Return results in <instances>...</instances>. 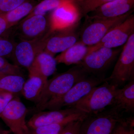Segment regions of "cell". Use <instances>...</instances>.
I'll return each instance as SVG.
<instances>
[{
    "mask_svg": "<svg viewBox=\"0 0 134 134\" xmlns=\"http://www.w3.org/2000/svg\"><path fill=\"white\" fill-rule=\"evenodd\" d=\"M57 64L54 56L43 51L37 55L27 69L29 75H38L48 79L55 72Z\"/></svg>",
    "mask_w": 134,
    "mask_h": 134,
    "instance_id": "cell-16",
    "label": "cell"
},
{
    "mask_svg": "<svg viewBox=\"0 0 134 134\" xmlns=\"http://www.w3.org/2000/svg\"><path fill=\"white\" fill-rule=\"evenodd\" d=\"M74 0H43L34 8L27 16L34 15L44 14L54 10L66 3L71 2Z\"/></svg>",
    "mask_w": 134,
    "mask_h": 134,
    "instance_id": "cell-24",
    "label": "cell"
},
{
    "mask_svg": "<svg viewBox=\"0 0 134 134\" xmlns=\"http://www.w3.org/2000/svg\"><path fill=\"white\" fill-rule=\"evenodd\" d=\"M51 32L38 39L20 40L19 42L15 43L11 57L15 65L28 69L37 55L44 51L47 41Z\"/></svg>",
    "mask_w": 134,
    "mask_h": 134,
    "instance_id": "cell-9",
    "label": "cell"
},
{
    "mask_svg": "<svg viewBox=\"0 0 134 134\" xmlns=\"http://www.w3.org/2000/svg\"><path fill=\"white\" fill-rule=\"evenodd\" d=\"M112 134H114L113 133H112Z\"/></svg>",
    "mask_w": 134,
    "mask_h": 134,
    "instance_id": "cell-32",
    "label": "cell"
},
{
    "mask_svg": "<svg viewBox=\"0 0 134 134\" xmlns=\"http://www.w3.org/2000/svg\"><path fill=\"white\" fill-rule=\"evenodd\" d=\"M80 21L62 29L53 31L48 37L44 52L54 56L74 45L79 40Z\"/></svg>",
    "mask_w": 134,
    "mask_h": 134,
    "instance_id": "cell-10",
    "label": "cell"
},
{
    "mask_svg": "<svg viewBox=\"0 0 134 134\" xmlns=\"http://www.w3.org/2000/svg\"><path fill=\"white\" fill-rule=\"evenodd\" d=\"M15 44L7 37H0V57L11 58Z\"/></svg>",
    "mask_w": 134,
    "mask_h": 134,
    "instance_id": "cell-25",
    "label": "cell"
},
{
    "mask_svg": "<svg viewBox=\"0 0 134 134\" xmlns=\"http://www.w3.org/2000/svg\"><path fill=\"white\" fill-rule=\"evenodd\" d=\"M16 25L15 31L20 40L38 39L53 31L50 14H47L26 17Z\"/></svg>",
    "mask_w": 134,
    "mask_h": 134,
    "instance_id": "cell-7",
    "label": "cell"
},
{
    "mask_svg": "<svg viewBox=\"0 0 134 134\" xmlns=\"http://www.w3.org/2000/svg\"><path fill=\"white\" fill-rule=\"evenodd\" d=\"M113 0H74L71 2L81 19L97 8Z\"/></svg>",
    "mask_w": 134,
    "mask_h": 134,
    "instance_id": "cell-23",
    "label": "cell"
},
{
    "mask_svg": "<svg viewBox=\"0 0 134 134\" xmlns=\"http://www.w3.org/2000/svg\"><path fill=\"white\" fill-rule=\"evenodd\" d=\"M117 88L113 85L105 81L100 86L93 88L86 96L70 107L88 114L101 112L107 107L112 105Z\"/></svg>",
    "mask_w": 134,
    "mask_h": 134,
    "instance_id": "cell-4",
    "label": "cell"
},
{
    "mask_svg": "<svg viewBox=\"0 0 134 134\" xmlns=\"http://www.w3.org/2000/svg\"><path fill=\"white\" fill-rule=\"evenodd\" d=\"M15 96L8 92L0 91V116L8 104Z\"/></svg>",
    "mask_w": 134,
    "mask_h": 134,
    "instance_id": "cell-29",
    "label": "cell"
},
{
    "mask_svg": "<svg viewBox=\"0 0 134 134\" xmlns=\"http://www.w3.org/2000/svg\"><path fill=\"white\" fill-rule=\"evenodd\" d=\"M133 33L134 15L132 14L124 21L110 31L98 43L89 46L88 54L101 47L115 48L125 44Z\"/></svg>",
    "mask_w": 134,
    "mask_h": 134,
    "instance_id": "cell-11",
    "label": "cell"
},
{
    "mask_svg": "<svg viewBox=\"0 0 134 134\" xmlns=\"http://www.w3.org/2000/svg\"><path fill=\"white\" fill-rule=\"evenodd\" d=\"M132 13L133 11L121 16L110 18L93 17L87 15L85 17V22L79 32V41L88 46L95 45Z\"/></svg>",
    "mask_w": 134,
    "mask_h": 134,
    "instance_id": "cell-2",
    "label": "cell"
},
{
    "mask_svg": "<svg viewBox=\"0 0 134 134\" xmlns=\"http://www.w3.org/2000/svg\"><path fill=\"white\" fill-rule=\"evenodd\" d=\"M122 111L112 106L101 112L89 114L83 120L79 134H112L117 124L125 119Z\"/></svg>",
    "mask_w": 134,
    "mask_h": 134,
    "instance_id": "cell-3",
    "label": "cell"
},
{
    "mask_svg": "<svg viewBox=\"0 0 134 134\" xmlns=\"http://www.w3.org/2000/svg\"><path fill=\"white\" fill-rule=\"evenodd\" d=\"M28 110L21 99L15 96L8 104L0 118L14 134H30L26 121Z\"/></svg>",
    "mask_w": 134,
    "mask_h": 134,
    "instance_id": "cell-8",
    "label": "cell"
},
{
    "mask_svg": "<svg viewBox=\"0 0 134 134\" xmlns=\"http://www.w3.org/2000/svg\"><path fill=\"white\" fill-rule=\"evenodd\" d=\"M30 0H0V15H4Z\"/></svg>",
    "mask_w": 134,
    "mask_h": 134,
    "instance_id": "cell-27",
    "label": "cell"
},
{
    "mask_svg": "<svg viewBox=\"0 0 134 134\" xmlns=\"http://www.w3.org/2000/svg\"><path fill=\"white\" fill-rule=\"evenodd\" d=\"M23 75L20 67L10 63L5 58L0 57V75Z\"/></svg>",
    "mask_w": 134,
    "mask_h": 134,
    "instance_id": "cell-26",
    "label": "cell"
},
{
    "mask_svg": "<svg viewBox=\"0 0 134 134\" xmlns=\"http://www.w3.org/2000/svg\"><path fill=\"white\" fill-rule=\"evenodd\" d=\"M88 75L81 65H76L48 80L43 93L35 104L36 111H42L49 101L62 96L77 82Z\"/></svg>",
    "mask_w": 134,
    "mask_h": 134,
    "instance_id": "cell-1",
    "label": "cell"
},
{
    "mask_svg": "<svg viewBox=\"0 0 134 134\" xmlns=\"http://www.w3.org/2000/svg\"><path fill=\"white\" fill-rule=\"evenodd\" d=\"M50 14L52 30L62 29L81 21L71 2L66 3L54 10Z\"/></svg>",
    "mask_w": 134,
    "mask_h": 134,
    "instance_id": "cell-15",
    "label": "cell"
},
{
    "mask_svg": "<svg viewBox=\"0 0 134 134\" xmlns=\"http://www.w3.org/2000/svg\"><path fill=\"white\" fill-rule=\"evenodd\" d=\"M88 114L79 111L69 115L59 122L30 129V134H60L70 122L77 120H84Z\"/></svg>",
    "mask_w": 134,
    "mask_h": 134,
    "instance_id": "cell-20",
    "label": "cell"
},
{
    "mask_svg": "<svg viewBox=\"0 0 134 134\" xmlns=\"http://www.w3.org/2000/svg\"><path fill=\"white\" fill-rule=\"evenodd\" d=\"M120 49L101 47L88 54L80 65L88 74L105 70L117 58Z\"/></svg>",
    "mask_w": 134,
    "mask_h": 134,
    "instance_id": "cell-12",
    "label": "cell"
},
{
    "mask_svg": "<svg viewBox=\"0 0 134 134\" xmlns=\"http://www.w3.org/2000/svg\"><path fill=\"white\" fill-rule=\"evenodd\" d=\"M89 46L79 40L55 57L57 64L80 65L88 52Z\"/></svg>",
    "mask_w": 134,
    "mask_h": 134,
    "instance_id": "cell-17",
    "label": "cell"
},
{
    "mask_svg": "<svg viewBox=\"0 0 134 134\" xmlns=\"http://www.w3.org/2000/svg\"><path fill=\"white\" fill-rule=\"evenodd\" d=\"M105 81L103 77L87 76L75 84L62 96L49 101L42 111L60 110L65 107L70 108L86 96L93 88Z\"/></svg>",
    "mask_w": 134,
    "mask_h": 134,
    "instance_id": "cell-5",
    "label": "cell"
},
{
    "mask_svg": "<svg viewBox=\"0 0 134 134\" xmlns=\"http://www.w3.org/2000/svg\"><path fill=\"white\" fill-rule=\"evenodd\" d=\"M40 2L38 0L27 1L4 15L10 29H12L27 16Z\"/></svg>",
    "mask_w": 134,
    "mask_h": 134,
    "instance_id": "cell-21",
    "label": "cell"
},
{
    "mask_svg": "<svg viewBox=\"0 0 134 134\" xmlns=\"http://www.w3.org/2000/svg\"><path fill=\"white\" fill-rule=\"evenodd\" d=\"M79 111L73 107L58 110L40 111L34 114L27 122V125L30 129H35L38 127L59 122Z\"/></svg>",
    "mask_w": 134,
    "mask_h": 134,
    "instance_id": "cell-13",
    "label": "cell"
},
{
    "mask_svg": "<svg viewBox=\"0 0 134 134\" xmlns=\"http://www.w3.org/2000/svg\"><path fill=\"white\" fill-rule=\"evenodd\" d=\"M11 29L9 27L4 15H0V37H7V35L8 37V34Z\"/></svg>",
    "mask_w": 134,
    "mask_h": 134,
    "instance_id": "cell-30",
    "label": "cell"
},
{
    "mask_svg": "<svg viewBox=\"0 0 134 134\" xmlns=\"http://www.w3.org/2000/svg\"><path fill=\"white\" fill-rule=\"evenodd\" d=\"M83 120H77L70 122L60 134H79L80 126Z\"/></svg>",
    "mask_w": 134,
    "mask_h": 134,
    "instance_id": "cell-28",
    "label": "cell"
},
{
    "mask_svg": "<svg viewBox=\"0 0 134 134\" xmlns=\"http://www.w3.org/2000/svg\"><path fill=\"white\" fill-rule=\"evenodd\" d=\"M12 133L10 130H6L0 126V134H10Z\"/></svg>",
    "mask_w": 134,
    "mask_h": 134,
    "instance_id": "cell-31",
    "label": "cell"
},
{
    "mask_svg": "<svg viewBox=\"0 0 134 134\" xmlns=\"http://www.w3.org/2000/svg\"><path fill=\"white\" fill-rule=\"evenodd\" d=\"M134 33L124 45L112 73L105 81L119 88L127 82L134 80Z\"/></svg>",
    "mask_w": 134,
    "mask_h": 134,
    "instance_id": "cell-6",
    "label": "cell"
},
{
    "mask_svg": "<svg viewBox=\"0 0 134 134\" xmlns=\"http://www.w3.org/2000/svg\"><path fill=\"white\" fill-rule=\"evenodd\" d=\"M23 75H0V91H6L16 95L21 92L25 82Z\"/></svg>",
    "mask_w": 134,
    "mask_h": 134,
    "instance_id": "cell-22",
    "label": "cell"
},
{
    "mask_svg": "<svg viewBox=\"0 0 134 134\" xmlns=\"http://www.w3.org/2000/svg\"><path fill=\"white\" fill-rule=\"evenodd\" d=\"M134 0H113L97 8L89 16L101 18H114L133 11Z\"/></svg>",
    "mask_w": 134,
    "mask_h": 134,
    "instance_id": "cell-14",
    "label": "cell"
},
{
    "mask_svg": "<svg viewBox=\"0 0 134 134\" xmlns=\"http://www.w3.org/2000/svg\"><path fill=\"white\" fill-rule=\"evenodd\" d=\"M112 106L117 107L126 112L134 111V80L121 89L115 90Z\"/></svg>",
    "mask_w": 134,
    "mask_h": 134,
    "instance_id": "cell-19",
    "label": "cell"
},
{
    "mask_svg": "<svg viewBox=\"0 0 134 134\" xmlns=\"http://www.w3.org/2000/svg\"><path fill=\"white\" fill-rule=\"evenodd\" d=\"M29 79L25 82L21 93L27 100L35 104L43 93L48 79L38 75H29Z\"/></svg>",
    "mask_w": 134,
    "mask_h": 134,
    "instance_id": "cell-18",
    "label": "cell"
}]
</instances>
